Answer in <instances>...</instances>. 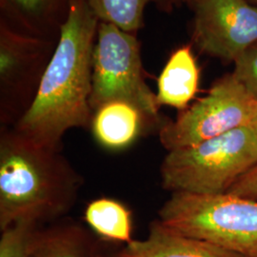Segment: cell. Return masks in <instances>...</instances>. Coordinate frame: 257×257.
Segmentation results:
<instances>
[{
	"instance_id": "1",
	"label": "cell",
	"mask_w": 257,
	"mask_h": 257,
	"mask_svg": "<svg viewBox=\"0 0 257 257\" xmlns=\"http://www.w3.org/2000/svg\"><path fill=\"white\" fill-rule=\"evenodd\" d=\"M98 19L87 1L73 0L37 93L15 130L31 141L61 148L70 128L91 124L92 54Z\"/></svg>"
},
{
	"instance_id": "2",
	"label": "cell",
	"mask_w": 257,
	"mask_h": 257,
	"mask_svg": "<svg viewBox=\"0 0 257 257\" xmlns=\"http://www.w3.org/2000/svg\"><path fill=\"white\" fill-rule=\"evenodd\" d=\"M82 178L61 154L15 128L0 138V230L17 221L55 220L74 208Z\"/></svg>"
},
{
	"instance_id": "3",
	"label": "cell",
	"mask_w": 257,
	"mask_h": 257,
	"mask_svg": "<svg viewBox=\"0 0 257 257\" xmlns=\"http://www.w3.org/2000/svg\"><path fill=\"white\" fill-rule=\"evenodd\" d=\"M256 165V138L245 126L168 152L160 167L161 184L170 193H228Z\"/></svg>"
},
{
	"instance_id": "4",
	"label": "cell",
	"mask_w": 257,
	"mask_h": 257,
	"mask_svg": "<svg viewBox=\"0 0 257 257\" xmlns=\"http://www.w3.org/2000/svg\"><path fill=\"white\" fill-rule=\"evenodd\" d=\"M165 226L243 257H257V201L230 193H172L159 210Z\"/></svg>"
},
{
	"instance_id": "5",
	"label": "cell",
	"mask_w": 257,
	"mask_h": 257,
	"mask_svg": "<svg viewBox=\"0 0 257 257\" xmlns=\"http://www.w3.org/2000/svg\"><path fill=\"white\" fill-rule=\"evenodd\" d=\"M128 102L155 125L160 123L159 103L144 77L137 38L113 24L101 22L92 54V111L107 102Z\"/></svg>"
},
{
	"instance_id": "6",
	"label": "cell",
	"mask_w": 257,
	"mask_h": 257,
	"mask_svg": "<svg viewBox=\"0 0 257 257\" xmlns=\"http://www.w3.org/2000/svg\"><path fill=\"white\" fill-rule=\"evenodd\" d=\"M256 117V97L234 74H226L176 119L164 122L159 128V140L171 152L249 126Z\"/></svg>"
},
{
	"instance_id": "7",
	"label": "cell",
	"mask_w": 257,
	"mask_h": 257,
	"mask_svg": "<svg viewBox=\"0 0 257 257\" xmlns=\"http://www.w3.org/2000/svg\"><path fill=\"white\" fill-rule=\"evenodd\" d=\"M193 40L208 55L235 61L257 42V7L246 0H193Z\"/></svg>"
},
{
	"instance_id": "8",
	"label": "cell",
	"mask_w": 257,
	"mask_h": 257,
	"mask_svg": "<svg viewBox=\"0 0 257 257\" xmlns=\"http://www.w3.org/2000/svg\"><path fill=\"white\" fill-rule=\"evenodd\" d=\"M116 257H243L201 239L193 238L153 221L144 240H133Z\"/></svg>"
},
{
	"instance_id": "9",
	"label": "cell",
	"mask_w": 257,
	"mask_h": 257,
	"mask_svg": "<svg viewBox=\"0 0 257 257\" xmlns=\"http://www.w3.org/2000/svg\"><path fill=\"white\" fill-rule=\"evenodd\" d=\"M147 124L154 123L137 106L114 100L107 102L94 110L91 127L93 138L102 147L121 151L138 140Z\"/></svg>"
},
{
	"instance_id": "10",
	"label": "cell",
	"mask_w": 257,
	"mask_h": 257,
	"mask_svg": "<svg viewBox=\"0 0 257 257\" xmlns=\"http://www.w3.org/2000/svg\"><path fill=\"white\" fill-rule=\"evenodd\" d=\"M92 234L81 225L65 222L37 229L28 257H104Z\"/></svg>"
},
{
	"instance_id": "11",
	"label": "cell",
	"mask_w": 257,
	"mask_h": 257,
	"mask_svg": "<svg viewBox=\"0 0 257 257\" xmlns=\"http://www.w3.org/2000/svg\"><path fill=\"white\" fill-rule=\"evenodd\" d=\"M199 69L191 47L178 49L170 57L157 80L159 105L178 110L188 108L198 91Z\"/></svg>"
},
{
	"instance_id": "12",
	"label": "cell",
	"mask_w": 257,
	"mask_h": 257,
	"mask_svg": "<svg viewBox=\"0 0 257 257\" xmlns=\"http://www.w3.org/2000/svg\"><path fill=\"white\" fill-rule=\"evenodd\" d=\"M84 217L101 238L126 244L134 240L132 212L118 200L107 197L95 199L87 205Z\"/></svg>"
},
{
	"instance_id": "13",
	"label": "cell",
	"mask_w": 257,
	"mask_h": 257,
	"mask_svg": "<svg viewBox=\"0 0 257 257\" xmlns=\"http://www.w3.org/2000/svg\"><path fill=\"white\" fill-rule=\"evenodd\" d=\"M158 0H87L94 16L132 34L142 26L144 10Z\"/></svg>"
},
{
	"instance_id": "14",
	"label": "cell",
	"mask_w": 257,
	"mask_h": 257,
	"mask_svg": "<svg viewBox=\"0 0 257 257\" xmlns=\"http://www.w3.org/2000/svg\"><path fill=\"white\" fill-rule=\"evenodd\" d=\"M37 223L19 220L1 230L0 257H28Z\"/></svg>"
},
{
	"instance_id": "15",
	"label": "cell",
	"mask_w": 257,
	"mask_h": 257,
	"mask_svg": "<svg viewBox=\"0 0 257 257\" xmlns=\"http://www.w3.org/2000/svg\"><path fill=\"white\" fill-rule=\"evenodd\" d=\"M234 66L232 74L257 98V42L239 56Z\"/></svg>"
},
{
	"instance_id": "16",
	"label": "cell",
	"mask_w": 257,
	"mask_h": 257,
	"mask_svg": "<svg viewBox=\"0 0 257 257\" xmlns=\"http://www.w3.org/2000/svg\"><path fill=\"white\" fill-rule=\"evenodd\" d=\"M228 193L257 201V165L240 177Z\"/></svg>"
},
{
	"instance_id": "17",
	"label": "cell",
	"mask_w": 257,
	"mask_h": 257,
	"mask_svg": "<svg viewBox=\"0 0 257 257\" xmlns=\"http://www.w3.org/2000/svg\"><path fill=\"white\" fill-rule=\"evenodd\" d=\"M19 64V56L18 52L12 46L3 44L0 50V74L1 78L6 80L14 74Z\"/></svg>"
},
{
	"instance_id": "18",
	"label": "cell",
	"mask_w": 257,
	"mask_h": 257,
	"mask_svg": "<svg viewBox=\"0 0 257 257\" xmlns=\"http://www.w3.org/2000/svg\"><path fill=\"white\" fill-rule=\"evenodd\" d=\"M15 1H17L19 5H21L23 8L30 10V11H34L40 6V4L43 0H15Z\"/></svg>"
},
{
	"instance_id": "19",
	"label": "cell",
	"mask_w": 257,
	"mask_h": 257,
	"mask_svg": "<svg viewBox=\"0 0 257 257\" xmlns=\"http://www.w3.org/2000/svg\"><path fill=\"white\" fill-rule=\"evenodd\" d=\"M249 128H251V131H252L254 137L256 138L257 141V117L249 124Z\"/></svg>"
},
{
	"instance_id": "20",
	"label": "cell",
	"mask_w": 257,
	"mask_h": 257,
	"mask_svg": "<svg viewBox=\"0 0 257 257\" xmlns=\"http://www.w3.org/2000/svg\"><path fill=\"white\" fill-rule=\"evenodd\" d=\"M178 3H183V2H188V1H193V0H175Z\"/></svg>"
},
{
	"instance_id": "21",
	"label": "cell",
	"mask_w": 257,
	"mask_h": 257,
	"mask_svg": "<svg viewBox=\"0 0 257 257\" xmlns=\"http://www.w3.org/2000/svg\"><path fill=\"white\" fill-rule=\"evenodd\" d=\"M104 257H116L115 255H113V256H104Z\"/></svg>"
},
{
	"instance_id": "22",
	"label": "cell",
	"mask_w": 257,
	"mask_h": 257,
	"mask_svg": "<svg viewBox=\"0 0 257 257\" xmlns=\"http://www.w3.org/2000/svg\"><path fill=\"white\" fill-rule=\"evenodd\" d=\"M255 1H257V0H255Z\"/></svg>"
}]
</instances>
